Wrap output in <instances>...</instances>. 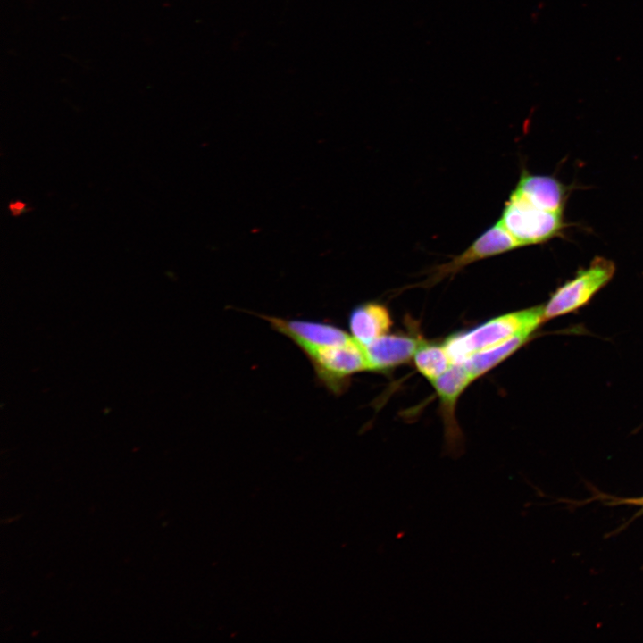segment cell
Segmentation results:
<instances>
[{"label": "cell", "instance_id": "6da1fadb", "mask_svg": "<svg viewBox=\"0 0 643 643\" xmlns=\"http://www.w3.org/2000/svg\"><path fill=\"white\" fill-rule=\"evenodd\" d=\"M543 305L494 317L465 331L447 337L444 345L454 363L524 332L533 333L543 320Z\"/></svg>", "mask_w": 643, "mask_h": 643}, {"label": "cell", "instance_id": "7a4b0ae2", "mask_svg": "<svg viewBox=\"0 0 643 643\" xmlns=\"http://www.w3.org/2000/svg\"><path fill=\"white\" fill-rule=\"evenodd\" d=\"M520 246L538 245L559 236L564 229L563 212L532 205L513 192L497 221Z\"/></svg>", "mask_w": 643, "mask_h": 643}, {"label": "cell", "instance_id": "3957f363", "mask_svg": "<svg viewBox=\"0 0 643 643\" xmlns=\"http://www.w3.org/2000/svg\"><path fill=\"white\" fill-rule=\"evenodd\" d=\"M316 380L334 395L345 392L353 375L369 371L364 346L351 338L348 341L313 350L306 355Z\"/></svg>", "mask_w": 643, "mask_h": 643}, {"label": "cell", "instance_id": "277c9868", "mask_svg": "<svg viewBox=\"0 0 643 643\" xmlns=\"http://www.w3.org/2000/svg\"><path fill=\"white\" fill-rule=\"evenodd\" d=\"M614 272L613 261L602 256L595 257L587 268L580 270L574 278L551 295L543 305L544 322L567 314L588 304L612 280Z\"/></svg>", "mask_w": 643, "mask_h": 643}, {"label": "cell", "instance_id": "5b68a950", "mask_svg": "<svg viewBox=\"0 0 643 643\" xmlns=\"http://www.w3.org/2000/svg\"><path fill=\"white\" fill-rule=\"evenodd\" d=\"M521 247L515 239L498 223L477 238L464 251L449 262L433 267L429 277L421 283L431 287L447 277H453L466 266Z\"/></svg>", "mask_w": 643, "mask_h": 643}, {"label": "cell", "instance_id": "8992f818", "mask_svg": "<svg viewBox=\"0 0 643 643\" xmlns=\"http://www.w3.org/2000/svg\"><path fill=\"white\" fill-rule=\"evenodd\" d=\"M474 380L462 363H454L431 382L439 399L444 423L447 452L458 456L463 448V437L455 419V406L461 394Z\"/></svg>", "mask_w": 643, "mask_h": 643}, {"label": "cell", "instance_id": "52a82bcc", "mask_svg": "<svg viewBox=\"0 0 643 643\" xmlns=\"http://www.w3.org/2000/svg\"><path fill=\"white\" fill-rule=\"evenodd\" d=\"M271 328L288 338L305 354L348 341L352 336L340 327L319 321L262 315Z\"/></svg>", "mask_w": 643, "mask_h": 643}, {"label": "cell", "instance_id": "ba28073f", "mask_svg": "<svg viewBox=\"0 0 643 643\" xmlns=\"http://www.w3.org/2000/svg\"><path fill=\"white\" fill-rule=\"evenodd\" d=\"M423 342L420 337L388 333L364 346L370 372H385L408 363Z\"/></svg>", "mask_w": 643, "mask_h": 643}, {"label": "cell", "instance_id": "9c48e42d", "mask_svg": "<svg viewBox=\"0 0 643 643\" xmlns=\"http://www.w3.org/2000/svg\"><path fill=\"white\" fill-rule=\"evenodd\" d=\"M512 192L536 207L553 212H563L567 197L566 188L558 180L526 170Z\"/></svg>", "mask_w": 643, "mask_h": 643}, {"label": "cell", "instance_id": "30bf717a", "mask_svg": "<svg viewBox=\"0 0 643 643\" xmlns=\"http://www.w3.org/2000/svg\"><path fill=\"white\" fill-rule=\"evenodd\" d=\"M391 326L392 319L388 309L377 301H367L356 305L348 316L350 334L363 346L387 334Z\"/></svg>", "mask_w": 643, "mask_h": 643}, {"label": "cell", "instance_id": "8fae6325", "mask_svg": "<svg viewBox=\"0 0 643 643\" xmlns=\"http://www.w3.org/2000/svg\"><path fill=\"white\" fill-rule=\"evenodd\" d=\"M532 333L524 332L516 335L501 344L477 352L461 363L473 380L485 374L522 347Z\"/></svg>", "mask_w": 643, "mask_h": 643}, {"label": "cell", "instance_id": "7c38bea8", "mask_svg": "<svg viewBox=\"0 0 643 643\" xmlns=\"http://www.w3.org/2000/svg\"><path fill=\"white\" fill-rule=\"evenodd\" d=\"M413 359L417 371L430 383L453 365L452 359L443 342L438 344L423 340Z\"/></svg>", "mask_w": 643, "mask_h": 643}, {"label": "cell", "instance_id": "4fadbf2b", "mask_svg": "<svg viewBox=\"0 0 643 643\" xmlns=\"http://www.w3.org/2000/svg\"><path fill=\"white\" fill-rule=\"evenodd\" d=\"M25 207L24 203L21 201L13 202L10 205L9 208L13 215H19L22 213Z\"/></svg>", "mask_w": 643, "mask_h": 643}, {"label": "cell", "instance_id": "5bb4252c", "mask_svg": "<svg viewBox=\"0 0 643 643\" xmlns=\"http://www.w3.org/2000/svg\"><path fill=\"white\" fill-rule=\"evenodd\" d=\"M628 502H630V503H634V504H636V505H642V506H643V497L638 498V499H634V500H630V501H628Z\"/></svg>", "mask_w": 643, "mask_h": 643}]
</instances>
